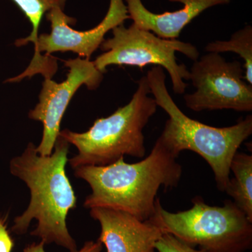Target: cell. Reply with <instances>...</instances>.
Masks as SVG:
<instances>
[{"mask_svg": "<svg viewBox=\"0 0 252 252\" xmlns=\"http://www.w3.org/2000/svg\"><path fill=\"white\" fill-rule=\"evenodd\" d=\"M178 157L159 136L148 157L140 161L127 163L122 158L104 166L73 169L74 175L91 187L84 207L114 209L143 221L150 220L160 189L175 188L180 183L182 167Z\"/></svg>", "mask_w": 252, "mask_h": 252, "instance_id": "2", "label": "cell"}, {"mask_svg": "<svg viewBox=\"0 0 252 252\" xmlns=\"http://www.w3.org/2000/svg\"><path fill=\"white\" fill-rule=\"evenodd\" d=\"M112 37L104 39L99 47L104 52L94 61L99 72L104 74L110 65L160 66L168 72L174 93L185 94L187 87L185 80L190 79V72L185 64L177 63L175 53L197 61L200 53L195 46L178 39H162L134 24L127 28L120 25L112 30Z\"/></svg>", "mask_w": 252, "mask_h": 252, "instance_id": "6", "label": "cell"}, {"mask_svg": "<svg viewBox=\"0 0 252 252\" xmlns=\"http://www.w3.org/2000/svg\"><path fill=\"white\" fill-rule=\"evenodd\" d=\"M69 146L59 135L51 155L38 154L36 146L30 142L21 155L11 159L10 172L23 181L31 193L27 209L14 219L11 230L16 235L26 234L36 220L31 236L45 245L55 244L77 252V242L67 225L69 212L77 207V196L66 173Z\"/></svg>", "mask_w": 252, "mask_h": 252, "instance_id": "1", "label": "cell"}, {"mask_svg": "<svg viewBox=\"0 0 252 252\" xmlns=\"http://www.w3.org/2000/svg\"><path fill=\"white\" fill-rule=\"evenodd\" d=\"M64 65L69 69L65 80L57 83L52 79H44L39 102L28 114L30 119L43 124L42 138L36 147L41 156L51 155L54 151L63 116L76 92L84 85L95 90L103 79V74L90 60L78 57L64 61Z\"/></svg>", "mask_w": 252, "mask_h": 252, "instance_id": "9", "label": "cell"}, {"mask_svg": "<svg viewBox=\"0 0 252 252\" xmlns=\"http://www.w3.org/2000/svg\"><path fill=\"white\" fill-rule=\"evenodd\" d=\"M209 53L233 52L245 61V80L252 85V28L247 26L235 32L228 41H215L205 47Z\"/></svg>", "mask_w": 252, "mask_h": 252, "instance_id": "13", "label": "cell"}, {"mask_svg": "<svg viewBox=\"0 0 252 252\" xmlns=\"http://www.w3.org/2000/svg\"><path fill=\"white\" fill-rule=\"evenodd\" d=\"M46 17L51 23V32L39 34L30 65L22 74L8 79L7 82H18L36 74H41L44 79H51L58 69L57 63L51 56L53 53L71 51L81 59L90 60L94 51L100 47L106 34L130 19L124 0H110L108 11L102 21L89 31L73 29L71 26L75 24V18L67 16L61 8L51 10Z\"/></svg>", "mask_w": 252, "mask_h": 252, "instance_id": "7", "label": "cell"}, {"mask_svg": "<svg viewBox=\"0 0 252 252\" xmlns=\"http://www.w3.org/2000/svg\"><path fill=\"white\" fill-rule=\"evenodd\" d=\"M45 245L42 241L39 242V243H33L23 249V252H46L44 250ZM102 243H99L98 240L96 242L90 240L86 241L81 250H78L77 252H102Z\"/></svg>", "mask_w": 252, "mask_h": 252, "instance_id": "16", "label": "cell"}, {"mask_svg": "<svg viewBox=\"0 0 252 252\" xmlns=\"http://www.w3.org/2000/svg\"><path fill=\"white\" fill-rule=\"evenodd\" d=\"M185 211L165 210L160 199L149 220L189 246L205 252H246L252 248V221L234 202L225 200L223 206H211L200 196L192 200Z\"/></svg>", "mask_w": 252, "mask_h": 252, "instance_id": "5", "label": "cell"}, {"mask_svg": "<svg viewBox=\"0 0 252 252\" xmlns=\"http://www.w3.org/2000/svg\"><path fill=\"white\" fill-rule=\"evenodd\" d=\"M230 171L234 177L230 178L225 193L252 221V156L237 152L230 162Z\"/></svg>", "mask_w": 252, "mask_h": 252, "instance_id": "12", "label": "cell"}, {"mask_svg": "<svg viewBox=\"0 0 252 252\" xmlns=\"http://www.w3.org/2000/svg\"><path fill=\"white\" fill-rule=\"evenodd\" d=\"M8 215H0V252H12L14 241L7 226Z\"/></svg>", "mask_w": 252, "mask_h": 252, "instance_id": "17", "label": "cell"}, {"mask_svg": "<svg viewBox=\"0 0 252 252\" xmlns=\"http://www.w3.org/2000/svg\"><path fill=\"white\" fill-rule=\"evenodd\" d=\"M22 11L28 21L31 23V34L26 38L18 39L15 42L16 46L27 45L28 43H33L36 45L39 37V28L41 20L44 15L56 8L64 9L67 0H11Z\"/></svg>", "mask_w": 252, "mask_h": 252, "instance_id": "14", "label": "cell"}, {"mask_svg": "<svg viewBox=\"0 0 252 252\" xmlns=\"http://www.w3.org/2000/svg\"><path fill=\"white\" fill-rule=\"evenodd\" d=\"M190 79L196 91L185 94L186 105L194 112L233 109L252 111V85L243 80L241 63L228 62L220 54L209 53L194 61Z\"/></svg>", "mask_w": 252, "mask_h": 252, "instance_id": "8", "label": "cell"}, {"mask_svg": "<svg viewBox=\"0 0 252 252\" xmlns=\"http://www.w3.org/2000/svg\"><path fill=\"white\" fill-rule=\"evenodd\" d=\"M146 77L158 107L169 117L160 137L177 155L188 150L203 158L213 171L217 189L225 192L232 159L252 134V115L229 127L206 125L187 117L175 104L167 89L163 68L154 66Z\"/></svg>", "mask_w": 252, "mask_h": 252, "instance_id": "3", "label": "cell"}, {"mask_svg": "<svg viewBox=\"0 0 252 252\" xmlns=\"http://www.w3.org/2000/svg\"><path fill=\"white\" fill-rule=\"evenodd\" d=\"M149 94L150 88L145 76L138 81L137 91L129 103L112 115L96 119L84 132L61 130L59 135L77 149L78 153L68 159L71 167L104 166L125 156L139 158L145 157L143 130L158 107Z\"/></svg>", "mask_w": 252, "mask_h": 252, "instance_id": "4", "label": "cell"}, {"mask_svg": "<svg viewBox=\"0 0 252 252\" xmlns=\"http://www.w3.org/2000/svg\"><path fill=\"white\" fill-rule=\"evenodd\" d=\"M180 2L183 8L162 14L152 12L142 0H126L127 13L136 27L150 31L165 39H177L186 26L205 10L218 5L228 4L230 0H169Z\"/></svg>", "mask_w": 252, "mask_h": 252, "instance_id": "11", "label": "cell"}, {"mask_svg": "<svg viewBox=\"0 0 252 252\" xmlns=\"http://www.w3.org/2000/svg\"><path fill=\"white\" fill-rule=\"evenodd\" d=\"M158 252H205L189 246L170 233H163L156 243Z\"/></svg>", "mask_w": 252, "mask_h": 252, "instance_id": "15", "label": "cell"}, {"mask_svg": "<svg viewBox=\"0 0 252 252\" xmlns=\"http://www.w3.org/2000/svg\"><path fill=\"white\" fill-rule=\"evenodd\" d=\"M90 215L100 225L97 240L107 252H158L156 243L163 233L151 220L104 207L90 209Z\"/></svg>", "mask_w": 252, "mask_h": 252, "instance_id": "10", "label": "cell"}]
</instances>
